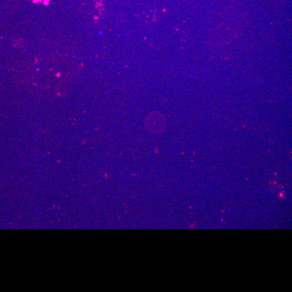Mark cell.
Returning a JSON list of instances; mask_svg holds the SVG:
<instances>
[{
    "label": "cell",
    "instance_id": "6da1fadb",
    "mask_svg": "<svg viewBox=\"0 0 292 292\" xmlns=\"http://www.w3.org/2000/svg\"><path fill=\"white\" fill-rule=\"evenodd\" d=\"M166 124V118L161 112L156 111H151L146 116L144 121L145 128L151 133L159 134L165 130Z\"/></svg>",
    "mask_w": 292,
    "mask_h": 292
},
{
    "label": "cell",
    "instance_id": "7a4b0ae2",
    "mask_svg": "<svg viewBox=\"0 0 292 292\" xmlns=\"http://www.w3.org/2000/svg\"><path fill=\"white\" fill-rule=\"evenodd\" d=\"M283 196V194L282 193H280V196L282 197Z\"/></svg>",
    "mask_w": 292,
    "mask_h": 292
}]
</instances>
